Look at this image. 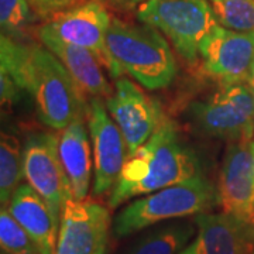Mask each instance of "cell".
Segmentation results:
<instances>
[{
	"instance_id": "ba28073f",
	"label": "cell",
	"mask_w": 254,
	"mask_h": 254,
	"mask_svg": "<svg viewBox=\"0 0 254 254\" xmlns=\"http://www.w3.org/2000/svg\"><path fill=\"white\" fill-rule=\"evenodd\" d=\"M112 18L102 3L89 0L79 6L55 13L43 26L63 41L91 50L99 58L105 69H108L113 78H118L123 73L113 61L106 43Z\"/></svg>"
},
{
	"instance_id": "83f0119b",
	"label": "cell",
	"mask_w": 254,
	"mask_h": 254,
	"mask_svg": "<svg viewBox=\"0 0 254 254\" xmlns=\"http://www.w3.org/2000/svg\"><path fill=\"white\" fill-rule=\"evenodd\" d=\"M253 153H254V138H253Z\"/></svg>"
},
{
	"instance_id": "d6986e66",
	"label": "cell",
	"mask_w": 254,
	"mask_h": 254,
	"mask_svg": "<svg viewBox=\"0 0 254 254\" xmlns=\"http://www.w3.org/2000/svg\"><path fill=\"white\" fill-rule=\"evenodd\" d=\"M21 178H24L23 148L17 137L3 131L0 138V200L3 208L9 205Z\"/></svg>"
},
{
	"instance_id": "9a60e30c",
	"label": "cell",
	"mask_w": 254,
	"mask_h": 254,
	"mask_svg": "<svg viewBox=\"0 0 254 254\" xmlns=\"http://www.w3.org/2000/svg\"><path fill=\"white\" fill-rule=\"evenodd\" d=\"M202 254H254V222L232 213L195 215Z\"/></svg>"
},
{
	"instance_id": "5b68a950",
	"label": "cell",
	"mask_w": 254,
	"mask_h": 254,
	"mask_svg": "<svg viewBox=\"0 0 254 254\" xmlns=\"http://www.w3.org/2000/svg\"><path fill=\"white\" fill-rule=\"evenodd\" d=\"M137 18L157 28L190 64L196 63L202 41L219 24L209 0H143Z\"/></svg>"
},
{
	"instance_id": "ffe728a7",
	"label": "cell",
	"mask_w": 254,
	"mask_h": 254,
	"mask_svg": "<svg viewBox=\"0 0 254 254\" xmlns=\"http://www.w3.org/2000/svg\"><path fill=\"white\" fill-rule=\"evenodd\" d=\"M219 26L235 31H254V0H209Z\"/></svg>"
},
{
	"instance_id": "e0dca14e",
	"label": "cell",
	"mask_w": 254,
	"mask_h": 254,
	"mask_svg": "<svg viewBox=\"0 0 254 254\" xmlns=\"http://www.w3.org/2000/svg\"><path fill=\"white\" fill-rule=\"evenodd\" d=\"M88 131L81 116L58 134L60 157L73 199H85L91 185L92 161Z\"/></svg>"
},
{
	"instance_id": "cb8c5ba5",
	"label": "cell",
	"mask_w": 254,
	"mask_h": 254,
	"mask_svg": "<svg viewBox=\"0 0 254 254\" xmlns=\"http://www.w3.org/2000/svg\"><path fill=\"white\" fill-rule=\"evenodd\" d=\"M34 9H40L43 11H61V9L66 7L69 3L75 0H30Z\"/></svg>"
},
{
	"instance_id": "4fadbf2b",
	"label": "cell",
	"mask_w": 254,
	"mask_h": 254,
	"mask_svg": "<svg viewBox=\"0 0 254 254\" xmlns=\"http://www.w3.org/2000/svg\"><path fill=\"white\" fill-rule=\"evenodd\" d=\"M216 190L223 212L254 222L253 140L229 141Z\"/></svg>"
},
{
	"instance_id": "7a4b0ae2",
	"label": "cell",
	"mask_w": 254,
	"mask_h": 254,
	"mask_svg": "<svg viewBox=\"0 0 254 254\" xmlns=\"http://www.w3.org/2000/svg\"><path fill=\"white\" fill-rule=\"evenodd\" d=\"M199 175L195 153L182 141L174 125L164 119L155 133L134 153L127 154L109 198L110 208Z\"/></svg>"
},
{
	"instance_id": "8992f818",
	"label": "cell",
	"mask_w": 254,
	"mask_h": 254,
	"mask_svg": "<svg viewBox=\"0 0 254 254\" xmlns=\"http://www.w3.org/2000/svg\"><path fill=\"white\" fill-rule=\"evenodd\" d=\"M192 126L202 134L227 141L254 138V96L250 85L233 83L190 108Z\"/></svg>"
},
{
	"instance_id": "7402d4cb",
	"label": "cell",
	"mask_w": 254,
	"mask_h": 254,
	"mask_svg": "<svg viewBox=\"0 0 254 254\" xmlns=\"http://www.w3.org/2000/svg\"><path fill=\"white\" fill-rule=\"evenodd\" d=\"M33 9L30 0H0L1 34L17 37L33 21Z\"/></svg>"
},
{
	"instance_id": "ac0fdd59",
	"label": "cell",
	"mask_w": 254,
	"mask_h": 254,
	"mask_svg": "<svg viewBox=\"0 0 254 254\" xmlns=\"http://www.w3.org/2000/svg\"><path fill=\"white\" fill-rule=\"evenodd\" d=\"M193 235L190 222H173L145 233L126 254H180Z\"/></svg>"
},
{
	"instance_id": "5bb4252c",
	"label": "cell",
	"mask_w": 254,
	"mask_h": 254,
	"mask_svg": "<svg viewBox=\"0 0 254 254\" xmlns=\"http://www.w3.org/2000/svg\"><path fill=\"white\" fill-rule=\"evenodd\" d=\"M40 41L63 63L83 95L92 98L110 96L112 89L103 72V65L91 50L69 44L53 34L44 26L37 31Z\"/></svg>"
},
{
	"instance_id": "7c38bea8",
	"label": "cell",
	"mask_w": 254,
	"mask_h": 254,
	"mask_svg": "<svg viewBox=\"0 0 254 254\" xmlns=\"http://www.w3.org/2000/svg\"><path fill=\"white\" fill-rule=\"evenodd\" d=\"M106 108L125 137L128 154L144 144L165 119L160 105L126 78L118 79Z\"/></svg>"
},
{
	"instance_id": "277c9868",
	"label": "cell",
	"mask_w": 254,
	"mask_h": 254,
	"mask_svg": "<svg viewBox=\"0 0 254 254\" xmlns=\"http://www.w3.org/2000/svg\"><path fill=\"white\" fill-rule=\"evenodd\" d=\"M218 205V190L203 175L167 187L130 202L113 222L115 236L122 239L163 220L205 213Z\"/></svg>"
},
{
	"instance_id": "2e32d148",
	"label": "cell",
	"mask_w": 254,
	"mask_h": 254,
	"mask_svg": "<svg viewBox=\"0 0 254 254\" xmlns=\"http://www.w3.org/2000/svg\"><path fill=\"white\" fill-rule=\"evenodd\" d=\"M7 210L34 240L40 254H55L60 220L28 184H23L16 190Z\"/></svg>"
},
{
	"instance_id": "52a82bcc",
	"label": "cell",
	"mask_w": 254,
	"mask_h": 254,
	"mask_svg": "<svg viewBox=\"0 0 254 254\" xmlns=\"http://www.w3.org/2000/svg\"><path fill=\"white\" fill-rule=\"evenodd\" d=\"M23 173L28 185L46 200L55 218L61 222L64 205L71 198V190L60 157L58 134L41 131L26 138Z\"/></svg>"
},
{
	"instance_id": "6da1fadb",
	"label": "cell",
	"mask_w": 254,
	"mask_h": 254,
	"mask_svg": "<svg viewBox=\"0 0 254 254\" xmlns=\"http://www.w3.org/2000/svg\"><path fill=\"white\" fill-rule=\"evenodd\" d=\"M0 68L21 91L31 93L37 115L50 128L63 130L85 113V95L47 47L26 46L1 34Z\"/></svg>"
},
{
	"instance_id": "44dd1931",
	"label": "cell",
	"mask_w": 254,
	"mask_h": 254,
	"mask_svg": "<svg viewBox=\"0 0 254 254\" xmlns=\"http://www.w3.org/2000/svg\"><path fill=\"white\" fill-rule=\"evenodd\" d=\"M0 245L7 254H40L31 236L4 208L0 212Z\"/></svg>"
},
{
	"instance_id": "d4e9b609",
	"label": "cell",
	"mask_w": 254,
	"mask_h": 254,
	"mask_svg": "<svg viewBox=\"0 0 254 254\" xmlns=\"http://www.w3.org/2000/svg\"><path fill=\"white\" fill-rule=\"evenodd\" d=\"M249 85H250V86H254V64L253 68H252V72H250V78H249Z\"/></svg>"
},
{
	"instance_id": "8fae6325",
	"label": "cell",
	"mask_w": 254,
	"mask_h": 254,
	"mask_svg": "<svg viewBox=\"0 0 254 254\" xmlns=\"http://www.w3.org/2000/svg\"><path fill=\"white\" fill-rule=\"evenodd\" d=\"M108 112L100 98H92L88 106V128L93 145L95 196L115 188L128 154L125 137Z\"/></svg>"
},
{
	"instance_id": "9c48e42d",
	"label": "cell",
	"mask_w": 254,
	"mask_h": 254,
	"mask_svg": "<svg viewBox=\"0 0 254 254\" xmlns=\"http://www.w3.org/2000/svg\"><path fill=\"white\" fill-rule=\"evenodd\" d=\"M205 72L220 85L249 81L254 64V31H235L216 26L199 47Z\"/></svg>"
},
{
	"instance_id": "603a6c76",
	"label": "cell",
	"mask_w": 254,
	"mask_h": 254,
	"mask_svg": "<svg viewBox=\"0 0 254 254\" xmlns=\"http://www.w3.org/2000/svg\"><path fill=\"white\" fill-rule=\"evenodd\" d=\"M0 91H1V93H0L1 95V98H0L1 109H3V112L4 110L9 112L11 106L17 102L21 88L10 76V73L3 68H0Z\"/></svg>"
},
{
	"instance_id": "4316f807",
	"label": "cell",
	"mask_w": 254,
	"mask_h": 254,
	"mask_svg": "<svg viewBox=\"0 0 254 254\" xmlns=\"http://www.w3.org/2000/svg\"><path fill=\"white\" fill-rule=\"evenodd\" d=\"M252 88V92H253V96H254V86H250Z\"/></svg>"
},
{
	"instance_id": "484cf974",
	"label": "cell",
	"mask_w": 254,
	"mask_h": 254,
	"mask_svg": "<svg viewBox=\"0 0 254 254\" xmlns=\"http://www.w3.org/2000/svg\"><path fill=\"white\" fill-rule=\"evenodd\" d=\"M134 1H136V3H141L143 0H134Z\"/></svg>"
},
{
	"instance_id": "30bf717a",
	"label": "cell",
	"mask_w": 254,
	"mask_h": 254,
	"mask_svg": "<svg viewBox=\"0 0 254 254\" xmlns=\"http://www.w3.org/2000/svg\"><path fill=\"white\" fill-rule=\"evenodd\" d=\"M109 227V209L69 198L64 205L55 254H105Z\"/></svg>"
},
{
	"instance_id": "3957f363",
	"label": "cell",
	"mask_w": 254,
	"mask_h": 254,
	"mask_svg": "<svg viewBox=\"0 0 254 254\" xmlns=\"http://www.w3.org/2000/svg\"><path fill=\"white\" fill-rule=\"evenodd\" d=\"M108 48L122 73L130 75L148 91L168 86L177 64L165 37L148 24L136 26L113 17L108 30Z\"/></svg>"
}]
</instances>
